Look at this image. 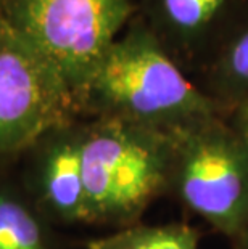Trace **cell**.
Here are the masks:
<instances>
[{
	"mask_svg": "<svg viewBox=\"0 0 248 249\" xmlns=\"http://www.w3.org/2000/svg\"><path fill=\"white\" fill-rule=\"evenodd\" d=\"M207 95L224 114L248 98V21L232 31L210 61Z\"/></svg>",
	"mask_w": 248,
	"mask_h": 249,
	"instance_id": "cell-8",
	"label": "cell"
},
{
	"mask_svg": "<svg viewBox=\"0 0 248 249\" xmlns=\"http://www.w3.org/2000/svg\"><path fill=\"white\" fill-rule=\"evenodd\" d=\"M31 148V201L39 214L45 222L87 224L81 119L49 130Z\"/></svg>",
	"mask_w": 248,
	"mask_h": 249,
	"instance_id": "cell-6",
	"label": "cell"
},
{
	"mask_svg": "<svg viewBox=\"0 0 248 249\" xmlns=\"http://www.w3.org/2000/svg\"><path fill=\"white\" fill-rule=\"evenodd\" d=\"M82 174L89 225L139 224L170 190L171 134L116 119L81 121Z\"/></svg>",
	"mask_w": 248,
	"mask_h": 249,
	"instance_id": "cell-2",
	"label": "cell"
},
{
	"mask_svg": "<svg viewBox=\"0 0 248 249\" xmlns=\"http://www.w3.org/2000/svg\"><path fill=\"white\" fill-rule=\"evenodd\" d=\"M224 116L229 121L232 129L242 139V142L248 146V98L232 107Z\"/></svg>",
	"mask_w": 248,
	"mask_h": 249,
	"instance_id": "cell-11",
	"label": "cell"
},
{
	"mask_svg": "<svg viewBox=\"0 0 248 249\" xmlns=\"http://www.w3.org/2000/svg\"><path fill=\"white\" fill-rule=\"evenodd\" d=\"M75 119L79 113L71 95L0 8V156L31 148Z\"/></svg>",
	"mask_w": 248,
	"mask_h": 249,
	"instance_id": "cell-5",
	"label": "cell"
},
{
	"mask_svg": "<svg viewBox=\"0 0 248 249\" xmlns=\"http://www.w3.org/2000/svg\"><path fill=\"white\" fill-rule=\"evenodd\" d=\"M86 249H200V231L186 224H134L86 243Z\"/></svg>",
	"mask_w": 248,
	"mask_h": 249,
	"instance_id": "cell-10",
	"label": "cell"
},
{
	"mask_svg": "<svg viewBox=\"0 0 248 249\" xmlns=\"http://www.w3.org/2000/svg\"><path fill=\"white\" fill-rule=\"evenodd\" d=\"M77 108L79 119H116L165 134L224 114L140 18L131 21L98 61Z\"/></svg>",
	"mask_w": 248,
	"mask_h": 249,
	"instance_id": "cell-1",
	"label": "cell"
},
{
	"mask_svg": "<svg viewBox=\"0 0 248 249\" xmlns=\"http://www.w3.org/2000/svg\"><path fill=\"white\" fill-rule=\"evenodd\" d=\"M0 8L76 108L98 61L137 13L134 0H0Z\"/></svg>",
	"mask_w": 248,
	"mask_h": 249,
	"instance_id": "cell-3",
	"label": "cell"
},
{
	"mask_svg": "<svg viewBox=\"0 0 248 249\" xmlns=\"http://www.w3.org/2000/svg\"><path fill=\"white\" fill-rule=\"evenodd\" d=\"M0 249H52L44 217L13 187H0Z\"/></svg>",
	"mask_w": 248,
	"mask_h": 249,
	"instance_id": "cell-9",
	"label": "cell"
},
{
	"mask_svg": "<svg viewBox=\"0 0 248 249\" xmlns=\"http://www.w3.org/2000/svg\"><path fill=\"white\" fill-rule=\"evenodd\" d=\"M232 249H248V231L232 240Z\"/></svg>",
	"mask_w": 248,
	"mask_h": 249,
	"instance_id": "cell-12",
	"label": "cell"
},
{
	"mask_svg": "<svg viewBox=\"0 0 248 249\" xmlns=\"http://www.w3.org/2000/svg\"><path fill=\"white\" fill-rule=\"evenodd\" d=\"M170 190L230 240L248 231V146L224 114L171 134Z\"/></svg>",
	"mask_w": 248,
	"mask_h": 249,
	"instance_id": "cell-4",
	"label": "cell"
},
{
	"mask_svg": "<svg viewBox=\"0 0 248 249\" xmlns=\"http://www.w3.org/2000/svg\"><path fill=\"white\" fill-rule=\"evenodd\" d=\"M142 23L179 65L211 60L229 37L235 0H142ZM210 60V61H211Z\"/></svg>",
	"mask_w": 248,
	"mask_h": 249,
	"instance_id": "cell-7",
	"label": "cell"
}]
</instances>
